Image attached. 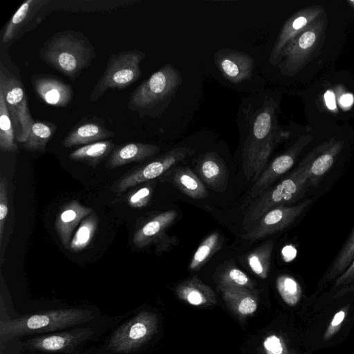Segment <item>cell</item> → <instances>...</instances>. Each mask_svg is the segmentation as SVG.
<instances>
[{"mask_svg":"<svg viewBox=\"0 0 354 354\" xmlns=\"http://www.w3.org/2000/svg\"><path fill=\"white\" fill-rule=\"evenodd\" d=\"M353 102V97L350 93L343 95L340 98V103L344 106H351Z\"/></svg>","mask_w":354,"mask_h":354,"instance_id":"7bdbcfd3","label":"cell"},{"mask_svg":"<svg viewBox=\"0 0 354 354\" xmlns=\"http://www.w3.org/2000/svg\"><path fill=\"white\" fill-rule=\"evenodd\" d=\"M347 313V307H345L335 314L324 334L323 339L324 341L330 339L339 331L346 318Z\"/></svg>","mask_w":354,"mask_h":354,"instance_id":"d590c367","label":"cell"},{"mask_svg":"<svg viewBox=\"0 0 354 354\" xmlns=\"http://www.w3.org/2000/svg\"><path fill=\"white\" fill-rule=\"evenodd\" d=\"M273 243L268 241L250 252L247 261L252 270L261 278H266L270 266Z\"/></svg>","mask_w":354,"mask_h":354,"instance_id":"f1b7e54d","label":"cell"},{"mask_svg":"<svg viewBox=\"0 0 354 354\" xmlns=\"http://www.w3.org/2000/svg\"><path fill=\"white\" fill-rule=\"evenodd\" d=\"M182 75L172 64H167L143 81L131 94L127 108L140 118L157 117L162 105L176 92Z\"/></svg>","mask_w":354,"mask_h":354,"instance_id":"277c9868","label":"cell"},{"mask_svg":"<svg viewBox=\"0 0 354 354\" xmlns=\"http://www.w3.org/2000/svg\"><path fill=\"white\" fill-rule=\"evenodd\" d=\"M283 259L285 261H292L297 254V250L292 245H286L281 251Z\"/></svg>","mask_w":354,"mask_h":354,"instance_id":"60d3db41","label":"cell"},{"mask_svg":"<svg viewBox=\"0 0 354 354\" xmlns=\"http://www.w3.org/2000/svg\"><path fill=\"white\" fill-rule=\"evenodd\" d=\"M347 2L351 5V6H352L354 8V0H350L348 1Z\"/></svg>","mask_w":354,"mask_h":354,"instance_id":"ee69618b","label":"cell"},{"mask_svg":"<svg viewBox=\"0 0 354 354\" xmlns=\"http://www.w3.org/2000/svg\"><path fill=\"white\" fill-rule=\"evenodd\" d=\"M94 330L90 328H75L68 331L36 337L27 342L32 348L44 352H60L71 350L88 339Z\"/></svg>","mask_w":354,"mask_h":354,"instance_id":"e0dca14e","label":"cell"},{"mask_svg":"<svg viewBox=\"0 0 354 354\" xmlns=\"http://www.w3.org/2000/svg\"><path fill=\"white\" fill-rule=\"evenodd\" d=\"M327 24L324 12L283 49L278 63L282 75H296L317 56L325 40Z\"/></svg>","mask_w":354,"mask_h":354,"instance_id":"8992f818","label":"cell"},{"mask_svg":"<svg viewBox=\"0 0 354 354\" xmlns=\"http://www.w3.org/2000/svg\"><path fill=\"white\" fill-rule=\"evenodd\" d=\"M56 129L57 126L51 122L34 120L26 140L22 143L24 149L32 151H44Z\"/></svg>","mask_w":354,"mask_h":354,"instance_id":"cb8c5ba5","label":"cell"},{"mask_svg":"<svg viewBox=\"0 0 354 354\" xmlns=\"http://www.w3.org/2000/svg\"><path fill=\"white\" fill-rule=\"evenodd\" d=\"M92 212L91 207L84 206L77 201H71L62 207L57 214L55 227L65 248L69 250L75 229Z\"/></svg>","mask_w":354,"mask_h":354,"instance_id":"ffe728a7","label":"cell"},{"mask_svg":"<svg viewBox=\"0 0 354 354\" xmlns=\"http://www.w3.org/2000/svg\"><path fill=\"white\" fill-rule=\"evenodd\" d=\"M153 317L146 313H140L113 333L108 347L115 353H130L149 337L153 330Z\"/></svg>","mask_w":354,"mask_h":354,"instance_id":"4fadbf2b","label":"cell"},{"mask_svg":"<svg viewBox=\"0 0 354 354\" xmlns=\"http://www.w3.org/2000/svg\"><path fill=\"white\" fill-rule=\"evenodd\" d=\"M41 59L50 68L75 81L95 57V48L82 32L74 30L57 32L39 50Z\"/></svg>","mask_w":354,"mask_h":354,"instance_id":"6da1fadb","label":"cell"},{"mask_svg":"<svg viewBox=\"0 0 354 354\" xmlns=\"http://www.w3.org/2000/svg\"><path fill=\"white\" fill-rule=\"evenodd\" d=\"M178 213L172 209L162 212L142 225L134 234L133 242L138 248H143L163 234L176 220Z\"/></svg>","mask_w":354,"mask_h":354,"instance_id":"7402d4cb","label":"cell"},{"mask_svg":"<svg viewBox=\"0 0 354 354\" xmlns=\"http://www.w3.org/2000/svg\"><path fill=\"white\" fill-rule=\"evenodd\" d=\"M151 192V188L149 186L140 188L129 196L128 198L129 205L135 208L146 206L149 201Z\"/></svg>","mask_w":354,"mask_h":354,"instance_id":"e575fe53","label":"cell"},{"mask_svg":"<svg viewBox=\"0 0 354 354\" xmlns=\"http://www.w3.org/2000/svg\"><path fill=\"white\" fill-rule=\"evenodd\" d=\"M180 293L193 305H199L206 300L211 291L196 277L186 281L179 289Z\"/></svg>","mask_w":354,"mask_h":354,"instance_id":"d6a6232c","label":"cell"},{"mask_svg":"<svg viewBox=\"0 0 354 354\" xmlns=\"http://www.w3.org/2000/svg\"><path fill=\"white\" fill-rule=\"evenodd\" d=\"M343 146V141L333 138L317 146L306 156L308 162L312 186L317 185L320 178L332 167Z\"/></svg>","mask_w":354,"mask_h":354,"instance_id":"d6986e66","label":"cell"},{"mask_svg":"<svg viewBox=\"0 0 354 354\" xmlns=\"http://www.w3.org/2000/svg\"><path fill=\"white\" fill-rule=\"evenodd\" d=\"M354 259V231L334 261L327 272L324 281H329L339 277Z\"/></svg>","mask_w":354,"mask_h":354,"instance_id":"f546056e","label":"cell"},{"mask_svg":"<svg viewBox=\"0 0 354 354\" xmlns=\"http://www.w3.org/2000/svg\"><path fill=\"white\" fill-rule=\"evenodd\" d=\"M50 0H27L5 26L1 37L3 46L10 45L40 24L52 10Z\"/></svg>","mask_w":354,"mask_h":354,"instance_id":"9c48e42d","label":"cell"},{"mask_svg":"<svg viewBox=\"0 0 354 354\" xmlns=\"http://www.w3.org/2000/svg\"><path fill=\"white\" fill-rule=\"evenodd\" d=\"M325 102L327 107L330 110H335L336 109L335 100L334 94L330 91H327L324 95Z\"/></svg>","mask_w":354,"mask_h":354,"instance_id":"b9f144b4","label":"cell"},{"mask_svg":"<svg viewBox=\"0 0 354 354\" xmlns=\"http://www.w3.org/2000/svg\"><path fill=\"white\" fill-rule=\"evenodd\" d=\"M275 111L276 104L271 99L264 101L244 144L243 165L252 173L253 183L262 173L275 145L289 135L278 126Z\"/></svg>","mask_w":354,"mask_h":354,"instance_id":"7a4b0ae2","label":"cell"},{"mask_svg":"<svg viewBox=\"0 0 354 354\" xmlns=\"http://www.w3.org/2000/svg\"><path fill=\"white\" fill-rule=\"evenodd\" d=\"M354 281V259L348 267L338 277L335 287L345 285Z\"/></svg>","mask_w":354,"mask_h":354,"instance_id":"f35d334b","label":"cell"},{"mask_svg":"<svg viewBox=\"0 0 354 354\" xmlns=\"http://www.w3.org/2000/svg\"><path fill=\"white\" fill-rule=\"evenodd\" d=\"M310 185L309 165L306 157L288 176L252 201L243 224L255 223L268 210L298 201Z\"/></svg>","mask_w":354,"mask_h":354,"instance_id":"5b68a950","label":"cell"},{"mask_svg":"<svg viewBox=\"0 0 354 354\" xmlns=\"http://www.w3.org/2000/svg\"><path fill=\"white\" fill-rule=\"evenodd\" d=\"M198 170L202 178L210 186H218L223 180V163L214 152L206 153L201 157Z\"/></svg>","mask_w":354,"mask_h":354,"instance_id":"d4e9b609","label":"cell"},{"mask_svg":"<svg viewBox=\"0 0 354 354\" xmlns=\"http://www.w3.org/2000/svg\"><path fill=\"white\" fill-rule=\"evenodd\" d=\"M111 140H102L82 146L69 154V159L96 164L105 158L113 149Z\"/></svg>","mask_w":354,"mask_h":354,"instance_id":"4316f807","label":"cell"},{"mask_svg":"<svg viewBox=\"0 0 354 354\" xmlns=\"http://www.w3.org/2000/svg\"><path fill=\"white\" fill-rule=\"evenodd\" d=\"M98 218L92 212L85 217L73 236L69 250L78 252L86 248L93 239L97 230Z\"/></svg>","mask_w":354,"mask_h":354,"instance_id":"83f0119b","label":"cell"},{"mask_svg":"<svg viewBox=\"0 0 354 354\" xmlns=\"http://www.w3.org/2000/svg\"><path fill=\"white\" fill-rule=\"evenodd\" d=\"M93 318L88 310L64 308L48 310L19 318L1 320L0 322V343L2 346L8 340L20 335L56 331L74 326Z\"/></svg>","mask_w":354,"mask_h":354,"instance_id":"3957f363","label":"cell"},{"mask_svg":"<svg viewBox=\"0 0 354 354\" xmlns=\"http://www.w3.org/2000/svg\"><path fill=\"white\" fill-rule=\"evenodd\" d=\"M214 62L223 77L233 84L250 80L254 64L252 56L232 48L217 50L214 56Z\"/></svg>","mask_w":354,"mask_h":354,"instance_id":"9a60e30c","label":"cell"},{"mask_svg":"<svg viewBox=\"0 0 354 354\" xmlns=\"http://www.w3.org/2000/svg\"><path fill=\"white\" fill-rule=\"evenodd\" d=\"M8 212V182L3 175L0 178V243H2L4 225Z\"/></svg>","mask_w":354,"mask_h":354,"instance_id":"836d02e7","label":"cell"},{"mask_svg":"<svg viewBox=\"0 0 354 354\" xmlns=\"http://www.w3.org/2000/svg\"><path fill=\"white\" fill-rule=\"evenodd\" d=\"M170 180L185 194L194 199L204 198L208 192L194 173L187 167L171 170Z\"/></svg>","mask_w":354,"mask_h":354,"instance_id":"603a6c76","label":"cell"},{"mask_svg":"<svg viewBox=\"0 0 354 354\" xmlns=\"http://www.w3.org/2000/svg\"><path fill=\"white\" fill-rule=\"evenodd\" d=\"M224 279L227 283L240 287L246 286L250 283L248 277L236 268L228 269L224 274Z\"/></svg>","mask_w":354,"mask_h":354,"instance_id":"8d00e7d4","label":"cell"},{"mask_svg":"<svg viewBox=\"0 0 354 354\" xmlns=\"http://www.w3.org/2000/svg\"><path fill=\"white\" fill-rule=\"evenodd\" d=\"M115 136L105 126L104 122L97 118H84L76 124L62 140L64 147L71 148L76 146L87 145Z\"/></svg>","mask_w":354,"mask_h":354,"instance_id":"ac0fdd59","label":"cell"},{"mask_svg":"<svg viewBox=\"0 0 354 354\" xmlns=\"http://www.w3.org/2000/svg\"><path fill=\"white\" fill-rule=\"evenodd\" d=\"M30 81L37 94L47 104L65 107L73 99V87L57 76L36 74L31 77Z\"/></svg>","mask_w":354,"mask_h":354,"instance_id":"2e32d148","label":"cell"},{"mask_svg":"<svg viewBox=\"0 0 354 354\" xmlns=\"http://www.w3.org/2000/svg\"><path fill=\"white\" fill-rule=\"evenodd\" d=\"M313 139V136L310 134L301 136L286 151L277 157L254 183L247 201L257 198L279 176L287 172L295 164L299 154Z\"/></svg>","mask_w":354,"mask_h":354,"instance_id":"7c38bea8","label":"cell"},{"mask_svg":"<svg viewBox=\"0 0 354 354\" xmlns=\"http://www.w3.org/2000/svg\"><path fill=\"white\" fill-rule=\"evenodd\" d=\"M324 12L323 7L313 6L301 9L291 15L284 23L274 44L269 57L270 64L272 66L278 65L283 49Z\"/></svg>","mask_w":354,"mask_h":354,"instance_id":"5bb4252c","label":"cell"},{"mask_svg":"<svg viewBox=\"0 0 354 354\" xmlns=\"http://www.w3.org/2000/svg\"><path fill=\"white\" fill-rule=\"evenodd\" d=\"M145 56V53L138 49L111 54L104 73L91 93L89 100L95 102L108 90H123L136 82L142 75L140 63Z\"/></svg>","mask_w":354,"mask_h":354,"instance_id":"52a82bcc","label":"cell"},{"mask_svg":"<svg viewBox=\"0 0 354 354\" xmlns=\"http://www.w3.org/2000/svg\"><path fill=\"white\" fill-rule=\"evenodd\" d=\"M267 354H283V346L279 337L271 335L266 339L263 343Z\"/></svg>","mask_w":354,"mask_h":354,"instance_id":"74e56055","label":"cell"},{"mask_svg":"<svg viewBox=\"0 0 354 354\" xmlns=\"http://www.w3.org/2000/svg\"><path fill=\"white\" fill-rule=\"evenodd\" d=\"M15 134L5 96L0 88V149L4 152H16Z\"/></svg>","mask_w":354,"mask_h":354,"instance_id":"484cf974","label":"cell"},{"mask_svg":"<svg viewBox=\"0 0 354 354\" xmlns=\"http://www.w3.org/2000/svg\"><path fill=\"white\" fill-rule=\"evenodd\" d=\"M277 288L280 296L288 306H295L300 300L301 286L292 277L286 274L279 276L277 279Z\"/></svg>","mask_w":354,"mask_h":354,"instance_id":"1f68e13d","label":"cell"},{"mask_svg":"<svg viewBox=\"0 0 354 354\" xmlns=\"http://www.w3.org/2000/svg\"><path fill=\"white\" fill-rule=\"evenodd\" d=\"M308 199L293 206H279L266 212L243 237L250 241L264 238L290 225L311 204Z\"/></svg>","mask_w":354,"mask_h":354,"instance_id":"8fae6325","label":"cell"},{"mask_svg":"<svg viewBox=\"0 0 354 354\" xmlns=\"http://www.w3.org/2000/svg\"><path fill=\"white\" fill-rule=\"evenodd\" d=\"M155 145L142 142H129L115 149L107 162L110 169L118 167L133 162H140L152 157L160 151Z\"/></svg>","mask_w":354,"mask_h":354,"instance_id":"44dd1931","label":"cell"},{"mask_svg":"<svg viewBox=\"0 0 354 354\" xmlns=\"http://www.w3.org/2000/svg\"><path fill=\"white\" fill-rule=\"evenodd\" d=\"M239 311L243 315H248L254 313L257 304L255 300L250 296L244 297L239 304Z\"/></svg>","mask_w":354,"mask_h":354,"instance_id":"ab89813d","label":"cell"},{"mask_svg":"<svg viewBox=\"0 0 354 354\" xmlns=\"http://www.w3.org/2000/svg\"><path fill=\"white\" fill-rule=\"evenodd\" d=\"M220 245V235L213 232L207 236L200 244L194 254L189 268L191 270H198L208 259L216 251Z\"/></svg>","mask_w":354,"mask_h":354,"instance_id":"4dcf8cb0","label":"cell"},{"mask_svg":"<svg viewBox=\"0 0 354 354\" xmlns=\"http://www.w3.org/2000/svg\"><path fill=\"white\" fill-rule=\"evenodd\" d=\"M0 88L5 96L16 140L24 143L30 132L34 120L30 113L23 84L2 62L0 64Z\"/></svg>","mask_w":354,"mask_h":354,"instance_id":"ba28073f","label":"cell"},{"mask_svg":"<svg viewBox=\"0 0 354 354\" xmlns=\"http://www.w3.org/2000/svg\"><path fill=\"white\" fill-rule=\"evenodd\" d=\"M193 153L194 151L192 149L186 147L174 148L156 160L124 176L117 183L115 190L118 192H124L142 183L154 179Z\"/></svg>","mask_w":354,"mask_h":354,"instance_id":"30bf717a","label":"cell"}]
</instances>
